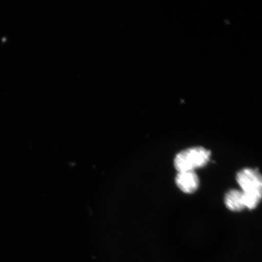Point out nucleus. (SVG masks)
Here are the masks:
<instances>
[{"label":"nucleus","mask_w":262,"mask_h":262,"mask_svg":"<svg viewBox=\"0 0 262 262\" xmlns=\"http://www.w3.org/2000/svg\"><path fill=\"white\" fill-rule=\"evenodd\" d=\"M211 152L202 147H195L183 150L176 156L174 166L178 172L194 171L207 164Z\"/></svg>","instance_id":"f257e3e1"},{"label":"nucleus","mask_w":262,"mask_h":262,"mask_svg":"<svg viewBox=\"0 0 262 262\" xmlns=\"http://www.w3.org/2000/svg\"><path fill=\"white\" fill-rule=\"evenodd\" d=\"M237 181L242 192L261 195V176L258 170L251 168L241 170L237 173Z\"/></svg>","instance_id":"f03ea898"},{"label":"nucleus","mask_w":262,"mask_h":262,"mask_svg":"<svg viewBox=\"0 0 262 262\" xmlns=\"http://www.w3.org/2000/svg\"><path fill=\"white\" fill-rule=\"evenodd\" d=\"M226 206L229 210L241 211L245 208L243 193L237 189H232L225 196Z\"/></svg>","instance_id":"20e7f679"},{"label":"nucleus","mask_w":262,"mask_h":262,"mask_svg":"<svg viewBox=\"0 0 262 262\" xmlns=\"http://www.w3.org/2000/svg\"><path fill=\"white\" fill-rule=\"evenodd\" d=\"M176 183L183 192L191 194L198 189L199 179L194 171L179 172Z\"/></svg>","instance_id":"7ed1b4c3"}]
</instances>
